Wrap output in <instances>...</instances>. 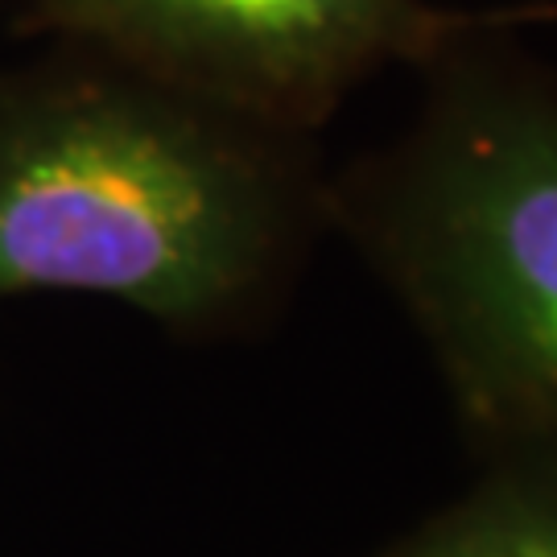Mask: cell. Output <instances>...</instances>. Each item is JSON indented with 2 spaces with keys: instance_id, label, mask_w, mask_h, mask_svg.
<instances>
[{
  "instance_id": "6da1fadb",
  "label": "cell",
  "mask_w": 557,
  "mask_h": 557,
  "mask_svg": "<svg viewBox=\"0 0 557 557\" xmlns=\"http://www.w3.org/2000/svg\"><path fill=\"white\" fill-rule=\"evenodd\" d=\"M294 145L79 46L0 75V301L91 294L178 331L236 322L322 211Z\"/></svg>"
},
{
  "instance_id": "7a4b0ae2",
  "label": "cell",
  "mask_w": 557,
  "mask_h": 557,
  "mask_svg": "<svg viewBox=\"0 0 557 557\" xmlns=\"http://www.w3.org/2000/svg\"><path fill=\"white\" fill-rule=\"evenodd\" d=\"M425 66L413 128L322 211L418 322L492 462L557 467V87L471 29Z\"/></svg>"
},
{
  "instance_id": "3957f363",
  "label": "cell",
  "mask_w": 557,
  "mask_h": 557,
  "mask_svg": "<svg viewBox=\"0 0 557 557\" xmlns=\"http://www.w3.org/2000/svg\"><path fill=\"white\" fill-rule=\"evenodd\" d=\"M25 21L294 140L384 62H425L471 29L425 0H29Z\"/></svg>"
},
{
  "instance_id": "277c9868",
  "label": "cell",
  "mask_w": 557,
  "mask_h": 557,
  "mask_svg": "<svg viewBox=\"0 0 557 557\" xmlns=\"http://www.w3.org/2000/svg\"><path fill=\"white\" fill-rule=\"evenodd\" d=\"M380 557H557V467L492 462L471 492Z\"/></svg>"
}]
</instances>
